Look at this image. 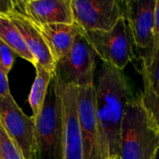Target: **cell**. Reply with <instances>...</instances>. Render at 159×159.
<instances>
[{
	"mask_svg": "<svg viewBox=\"0 0 159 159\" xmlns=\"http://www.w3.org/2000/svg\"><path fill=\"white\" fill-rule=\"evenodd\" d=\"M77 110L84 159H103L101 129L96 116L94 84L77 88Z\"/></svg>",
	"mask_w": 159,
	"mask_h": 159,
	"instance_id": "cell-9",
	"label": "cell"
},
{
	"mask_svg": "<svg viewBox=\"0 0 159 159\" xmlns=\"http://www.w3.org/2000/svg\"><path fill=\"white\" fill-rule=\"evenodd\" d=\"M9 94H10V90H9L7 75L0 70V98L7 96Z\"/></svg>",
	"mask_w": 159,
	"mask_h": 159,
	"instance_id": "cell-21",
	"label": "cell"
},
{
	"mask_svg": "<svg viewBox=\"0 0 159 159\" xmlns=\"http://www.w3.org/2000/svg\"><path fill=\"white\" fill-rule=\"evenodd\" d=\"M0 159H25L0 123Z\"/></svg>",
	"mask_w": 159,
	"mask_h": 159,
	"instance_id": "cell-18",
	"label": "cell"
},
{
	"mask_svg": "<svg viewBox=\"0 0 159 159\" xmlns=\"http://www.w3.org/2000/svg\"><path fill=\"white\" fill-rule=\"evenodd\" d=\"M0 39L19 57L35 66V61L28 49L20 33L7 13H0Z\"/></svg>",
	"mask_w": 159,
	"mask_h": 159,
	"instance_id": "cell-14",
	"label": "cell"
},
{
	"mask_svg": "<svg viewBox=\"0 0 159 159\" xmlns=\"http://www.w3.org/2000/svg\"><path fill=\"white\" fill-rule=\"evenodd\" d=\"M157 159H159V154H158V156H157Z\"/></svg>",
	"mask_w": 159,
	"mask_h": 159,
	"instance_id": "cell-23",
	"label": "cell"
},
{
	"mask_svg": "<svg viewBox=\"0 0 159 159\" xmlns=\"http://www.w3.org/2000/svg\"><path fill=\"white\" fill-rule=\"evenodd\" d=\"M0 123L25 159H40L33 117L24 114L11 93L0 98Z\"/></svg>",
	"mask_w": 159,
	"mask_h": 159,
	"instance_id": "cell-5",
	"label": "cell"
},
{
	"mask_svg": "<svg viewBox=\"0 0 159 159\" xmlns=\"http://www.w3.org/2000/svg\"><path fill=\"white\" fill-rule=\"evenodd\" d=\"M16 54L0 39V70L7 75L13 67Z\"/></svg>",
	"mask_w": 159,
	"mask_h": 159,
	"instance_id": "cell-20",
	"label": "cell"
},
{
	"mask_svg": "<svg viewBox=\"0 0 159 159\" xmlns=\"http://www.w3.org/2000/svg\"><path fill=\"white\" fill-rule=\"evenodd\" d=\"M157 0H134L121 2L125 19L130 28L135 46L150 49L153 41L155 7Z\"/></svg>",
	"mask_w": 159,
	"mask_h": 159,
	"instance_id": "cell-10",
	"label": "cell"
},
{
	"mask_svg": "<svg viewBox=\"0 0 159 159\" xmlns=\"http://www.w3.org/2000/svg\"><path fill=\"white\" fill-rule=\"evenodd\" d=\"M97 54L84 31L74 42L70 51L56 65V75L68 85L76 88L94 84Z\"/></svg>",
	"mask_w": 159,
	"mask_h": 159,
	"instance_id": "cell-6",
	"label": "cell"
},
{
	"mask_svg": "<svg viewBox=\"0 0 159 159\" xmlns=\"http://www.w3.org/2000/svg\"><path fill=\"white\" fill-rule=\"evenodd\" d=\"M37 27L56 63L70 51L75 37L83 32V29L76 22L37 25Z\"/></svg>",
	"mask_w": 159,
	"mask_h": 159,
	"instance_id": "cell-13",
	"label": "cell"
},
{
	"mask_svg": "<svg viewBox=\"0 0 159 159\" xmlns=\"http://www.w3.org/2000/svg\"><path fill=\"white\" fill-rule=\"evenodd\" d=\"M108 159H120V157H110Z\"/></svg>",
	"mask_w": 159,
	"mask_h": 159,
	"instance_id": "cell-22",
	"label": "cell"
},
{
	"mask_svg": "<svg viewBox=\"0 0 159 159\" xmlns=\"http://www.w3.org/2000/svg\"><path fill=\"white\" fill-rule=\"evenodd\" d=\"M7 14L20 33L28 49L35 61V66L40 65L45 69L55 73L57 63L37 25L23 12L14 7V4L12 9L7 12Z\"/></svg>",
	"mask_w": 159,
	"mask_h": 159,
	"instance_id": "cell-11",
	"label": "cell"
},
{
	"mask_svg": "<svg viewBox=\"0 0 159 159\" xmlns=\"http://www.w3.org/2000/svg\"><path fill=\"white\" fill-rule=\"evenodd\" d=\"M34 120L40 159H61V119L53 82L48 88L40 115Z\"/></svg>",
	"mask_w": 159,
	"mask_h": 159,
	"instance_id": "cell-7",
	"label": "cell"
},
{
	"mask_svg": "<svg viewBox=\"0 0 159 159\" xmlns=\"http://www.w3.org/2000/svg\"><path fill=\"white\" fill-rule=\"evenodd\" d=\"M74 21L84 32L110 31L124 17L121 2L116 0H71Z\"/></svg>",
	"mask_w": 159,
	"mask_h": 159,
	"instance_id": "cell-8",
	"label": "cell"
},
{
	"mask_svg": "<svg viewBox=\"0 0 159 159\" xmlns=\"http://www.w3.org/2000/svg\"><path fill=\"white\" fill-rule=\"evenodd\" d=\"M139 98L152 125L159 131V93L154 92L148 88H143Z\"/></svg>",
	"mask_w": 159,
	"mask_h": 159,
	"instance_id": "cell-16",
	"label": "cell"
},
{
	"mask_svg": "<svg viewBox=\"0 0 159 159\" xmlns=\"http://www.w3.org/2000/svg\"><path fill=\"white\" fill-rule=\"evenodd\" d=\"M13 4L36 25L75 22L71 0H26Z\"/></svg>",
	"mask_w": 159,
	"mask_h": 159,
	"instance_id": "cell-12",
	"label": "cell"
},
{
	"mask_svg": "<svg viewBox=\"0 0 159 159\" xmlns=\"http://www.w3.org/2000/svg\"><path fill=\"white\" fill-rule=\"evenodd\" d=\"M94 89L103 159L110 157H120L121 124L126 106L134 98L131 87L121 70L102 62Z\"/></svg>",
	"mask_w": 159,
	"mask_h": 159,
	"instance_id": "cell-1",
	"label": "cell"
},
{
	"mask_svg": "<svg viewBox=\"0 0 159 159\" xmlns=\"http://www.w3.org/2000/svg\"><path fill=\"white\" fill-rule=\"evenodd\" d=\"M84 34L103 62L122 71L134 59L135 42L125 16L110 31H91Z\"/></svg>",
	"mask_w": 159,
	"mask_h": 159,
	"instance_id": "cell-4",
	"label": "cell"
},
{
	"mask_svg": "<svg viewBox=\"0 0 159 159\" xmlns=\"http://www.w3.org/2000/svg\"><path fill=\"white\" fill-rule=\"evenodd\" d=\"M158 154L159 131L140 98H133L126 106L121 124L120 159H157Z\"/></svg>",
	"mask_w": 159,
	"mask_h": 159,
	"instance_id": "cell-2",
	"label": "cell"
},
{
	"mask_svg": "<svg viewBox=\"0 0 159 159\" xmlns=\"http://www.w3.org/2000/svg\"><path fill=\"white\" fill-rule=\"evenodd\" d=\"M141 74L143 88H148L154 92L159 93V49L149 64L143 63Z\"/></svg>",
	"mask_w": 159,
	"mask_h": 159,
	"instance_id": "cell-17",
	"label": "cell"
},
{
	"mask_svg": "<svg viewBox=\"0 0 159 159\" xmlns=\"http://www.w3.org/2000/svg\"><path fill=\"white\" fill-rule=\"evenodd\" d=\"M159 49V0L156 1L155 7V21L153 30V41L150 49L146 52L145 56L143 57V63L149 64Z\"/></svg>",
	"mask_w": 159,
	"mask_h": 159,
	"instance_id": "cell-19",
	"label": "cell"
},
{
	"mask_svg": "<svg viewBox=\"0 0 159 159\" xmlns=\"http://www.w3.org/2000/svg\"><path fill=\"white\" fill-rule=\"evenodd\" d=\"M61 119V159H84L77 110V88L65 84L58 75L53 77Z\"/></svg>",
	"mask_w": 159,
	"mask_h": 159,
	"instance_id": "cell-3",
	"label": "cell"
},
{
	"mask_svg": "<svg viewBox=\"0 0 159 159\" xmlns=\"http://www.w3.org/2000/svg\"><path fill=\"white\" fill-rule=\"evenodd\" d=\"M34 68L35 78L28 96V102L33 111V119H35L40 115L44 106L48 88L55 75V73H52L40 65H36Z\"/></svg>",
	"mask_w": 159,
	"mask_h": 159,
	"instance_id": "cell-15",
	"label": "cell"
}]
</instances>
